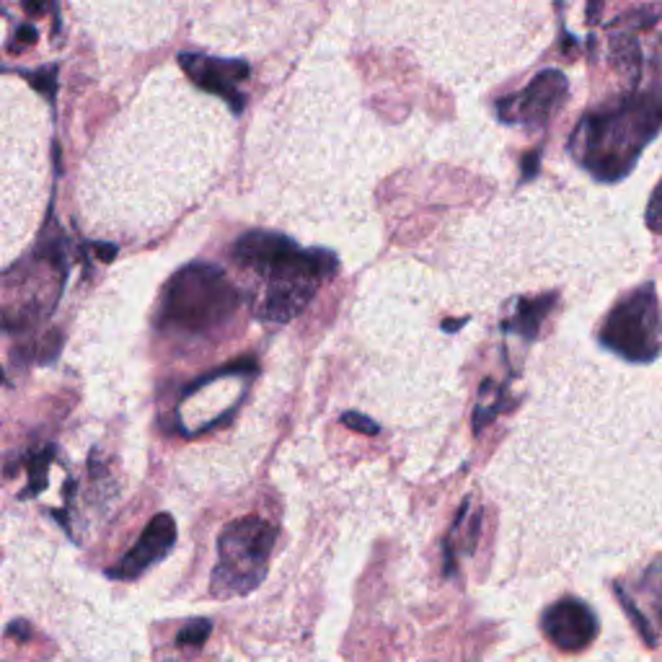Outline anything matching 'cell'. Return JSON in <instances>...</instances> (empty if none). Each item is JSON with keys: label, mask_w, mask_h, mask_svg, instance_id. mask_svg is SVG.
I'll list each match as a JSON object with an SVG mask.
<instances>
[{"label": "cell", "mask_w": 662, "mask_h": 662, "mask_svg": "<svg viewBox=\"0 0 662 662\" xmlns=\"http://www.w3.org/2000/svg\"><path fill=\"white\" fill-rule=\"evenodd\" d=\"M233 259L254 269L261 290L254 314L261 321L287 323L308 306L323 282L340 272V259L327 248H301L293 238L269 231H252L233 246Z\"/></svg>", "instance_id": "obj_1"}, {"label": "cell", "mask_w": 662, "mask_h": 662, "mask_svg": "<svg viewBox=\"0 0 662 662\" xmlns=\"http://www.w3.org/2000/svg\"><path fill=\"white\" fill-rule=\"evenodd\" d=\"M662 130V94H624L577 122L569 154L598 182H621Z\"/></svg>", "instance_id": "obj_2"}, {"label": "cell", "mask_w": 662, "mask_h": 662, "mask_svg": "<svg viewBox=\"0 0 662 662\" xmlns=\"http://www.w3.org/2000/svg\"><path fill=\"white\" fill-rule=\"evenodd\" d=\"M238 290L212 265H189L179 269L163 293L166 327L199 334L231 319L238 308Z\"/></svg>", "instance_id": "obj_3"}, {"label": "cell", "mask_w": 662, "mask_h": 662, "mask_svg": "<svg viewBox=\"0 0 662 662\" xmlns=\"http://www.w3.org/2000/svg\"><path fill=\"white\" fill-rule=\"evenodd\" d=\"M278 528L261 517H238L228 523L218 538V564L212 569L210 592L216 598H241L257 590L267 577Z\"/></svg>", "instance_id": "obj_4"}, {"label": "cell", "mask_w": 662, "mask_h": 662, "mask_svg": "<svg viewBox=\"0 0 662 662\" xmlns=\"http://www.w3.org/2000/svg\"><path fill=\"white\" fill-rule=\"evenodd\" d=\"M658 327V293L652 282H645L611 308L600 342L624 360L650 363L660 355Z\"/></svg>", "instance_id": "obj_5"}, {"label": "cell", "mask_w": 662, "mask_h": 662, "mask_svg": "<svg viewBox=\"0 0 662 662\" xmlns=\"http://www.w3.org/2000/svg\"><path fill=\"white\" fill-rule=\"evenodd\" d=\"M569 96L567 75L559 71H541L523 91L497 101V114L515 127H547Z\"/></svg>", "instance_id": "obj_6"}, {"label": "cell", "mask_w": 662, "mask_h": 662, "mask_svg": "<svg viewBox=\"0 0 662 662\" xmlns=\"http://www.w3.org/2000/svg\"><path fill=\"white\" fill-rule=\"evenodd\" d=\"M179 65L186 73V78L195 83L203 91L220 96V99L231 103L233 112L244 109V94H241V83L248 78V65L244 60H228V58H210V54L199 52H182L179 54Z\"/></svg>", "instance_id": "obj_7"}, {"label": "cell", "mask_w": 662, "mask_h": 662, "mask_svg": "<svg viewBox=\"0 0 662 662\" xmlns=\"http://www.w3.org/2000/svg\"><path fill=\"white\" fill-rule=\"evenodd\" d=\"M543 634L559 650L579 652L598 637V621L583 600L562 598L543 613Z\"/></svg>", "instance_id": "obj_8"}, {"label": "cell", "mask_w": 662, "mask_h": 662, "mask_svg": "<svg viewBox=\"0 0 662 662\" xmlns=\"http://www.w3.org/2000/svg\"><path fill=\"white\" fill-rule=\"evenodd\" d=\"M176 543V523L169 513H158L154 520L148 523V528L143 530L140 541L124 554L114 567L107 569V575L112 579H137L143 572H148L154 564L174 549Z\"/></svg>", "instance_id": "obj_9"}, {"label": "cell", "mask_w": 662, "mask_h": 662, "mask_svg": "<svg viewBox=\"0 0 662 662\" xmlns=\"http://www.w3.org/2000/svg\"><path fill=\"white\" fill-rule=\"evenodd\" d=\"M554 301H556L554 293L536 295V298H520L515 306V314L510 316V319H505L502 329H505L507 334H517L528 342L536 340L543 319H547L551 308H554Z\"/></svg>", "instance_id": "obj_10"}, {"label": "cell", "mask_w": 662, "mask_h": 662, "mask_svg": "<svg viewBox=\"0 0 662 662\" xmlns=\"http://www.w3.org/2000/svg\"><path fill=\"white\" fill-rule=\"evenodd\" d=\"M611 58L613 65L621 68V71H626L632 75L634 81L639 78V68H641V52L637 39L632 37V32H616L611 37Z\"/></svg>", "instance_id": "obj_11"}, {"label": "cell", "mask_w": 662, "mask_h": 662, "mask_svg": "<svg viewBox=\"0 0 662 662\" xmlns=\"http://www.w3.org/2000/svg\"><path fill=\"white\" fill-rule=\"evenodd\" d=\"M502 402H505V393L497 389L492 381H485V385H481L479 409H476V430H481L485 422H492L494 414L502 409Z\"/></svg>", "instance_id": "obj_12"}, {"label": "cell", "mask_w": 662, "mask_h": 662, "mask_svg": "<svg viewBox=\"0 0 662 662\" xmlns=\"http://www.w3.org/2000/svg\"><path fill=\"white\" fill-rule=\"evenodd\" d=\"M212 624L207 618H192L189 624L184 626L182 632H179V647H189V650H199V647L205 645L207 637H210Z\"/></svg>", "instance_id": "obj_13"}, {"label": "cell", "mask_w": 662, "mask_h": 662, "mask_svg": "<svg viewBox=\"0 0 662 662\" xmlns=\"http://www.w3.org/2000/svg\"><path fill=\"white\" fill-rule=\"evenodd\" d=\"M50 461H52V451L37 453V455H34V458L29 461L32 485H29V489H26L24 494H21V497H24V500H26V497L37 494L39 489H45V485H47V466H50Z\"/></svg>", "instance_id": "obj_14"}, {"label": "cell", "mask_w": 662, "mask_h": 662, "mask_svg": "<svg viewBox=\"0 0 662 662\" xmlns=\"http://www.w3.org/2000/svg\"><path fill=\"white\" fill-rule=\"evenodd\" d=\"M32 83V88L41 96H47V99H54V94H58V68L50 65V68H41V71H34L26 75Z\"/></svg>", "instance_id": "obj_15"}, {"label": "cell", "mask_w": 662, "mask_h": 662, "mask_svg": "<svg viewBox=\"0 0 662 662\" xmlns=\"http://www.w3.org/2000/svg\"><path fill=\"white\" fill-rule=\"evenodd\" d=\"M645 218H647V228H650V231L662 233V179H660V184L654 186Z\"/></svg>", "instance_id": "obj_16"}, {"label": "cell", "mask_w": 662, "mask_h": 662, "mask_svg": "<svg viewBox=\"0 0 662 662\" xmlns=\"http://www.w3.org/2000/svg\"><path fill=\"white\" fill-rule=\"evenodd\" d=\"M342 422L347 425L350 430H357V432H363V434H378V425L372 422L370 417H363V414H357V412L342 414Z\"/></svg>", "instance_id": "obj_17"}, {"label": "cell", "mask_w": 662, "mask_h": 662, "mask_svg": "<svg viewBox=\"0 0 662 662\" xmlns=\"http://www.w3.org/2000/svg\"><path fill=\"white\" fill-rule=\"evenodd\" d=\"M37 29H34V26H21V29L16 32V37H13V45H11V50L13 52H19V50H24V47H32L34 41H37Z\"/></svg>", "instance_id": "obj_18"}, {"label": "cell", "mask_w": 662, "mask_h": 662, "mask_svg": "<svg viewBox=\"0 0 662 662\" xmlns=\"http://www.w3.org/2000/svg\"><path fill=\"white\" fill-rule=\"evenodd\" d=\"M5 634H9V637H16V639H29L32 629H29V624H26V621H13L9 629H5Z\"/></svg>", "instance_id": "obj_19"}, {"label": "cell", "mask_w": 662, "mask_h": 662, "mask_svg": "<svg viewBox=\"0 0 662 662\" xmlns=\"http://www.w3.org/2000/svg\"><path fill=\"white\" fill-rule=\"evenodd\" d=\"M538 150H534V154L526 156V161H523V179H534L536 171H538Z\"/></svg>", "instance_id": "obj_20"}, {"label": "cell", "mask_w": 662, "mask_h": 662, "mask_svg": "<svg viewBox=\"0 0 662 662\" xmlns=\"http://www.w3.org/2000/svg\"><path fill=\"white\" fill-rule=\"evenodd\" d=\"M24 3L26 13H32V16H39V13H45V0H21Z\"/></svg>", "instance_id": "obj_21"}, {"label": "cell", "mask_w": 662, "mask_h": 662, "mask_svg": "<svg viewBox=\"0 0 662 662\" xmlns=\"http://www.w3.org/2000/svg\"><path fill=\"white\" fill-rule=\"evenodd\" d=\"M96 254H99L101 261H112L114 254H117V248L114 246H96Z\"/></svg>", "instance_id": "obj_22"}, {"label": "cell", "mask_w": 662, "mask_h": 662, "mask_svg": "<svg viewBox=\"0 0 662 662\" xmlns=\"http://www.w3.org/2000/svg\"><path fill=\"white\" fill-rule=\"evenodd\" d=\"M600 9H603V0H588V19L598 21Z\"/></svg>", "instance_id": "obj_23"}, {"label": "cell", "mask_w": 662, "mask_h": 662, "mask_svg": "<svg viewBox=\"0 0 662 662\" xmlns=\"http://www.w3.org/2000/svg\"><path fill=\"white\" fill-rule=\"evenodd\" d=\"M464 319H455V323H443V329H448V331H453V329H458V327H464Z\"/></svg>", "instance_id": "obj_24"}, {"label": "cell", "mask_w": 662, "mask_h": 662, "mask_svg": "<svg viewBox=\"0 0 662 662\" xmlns=\"http://www.w3.org/2000/svg\"><path fill=\"white\" fill-rule=\"evenodd\" d=\"M0 383H3V370H0Z\"/></svg>", "instance_id": "obj_25"}]
</instances>
